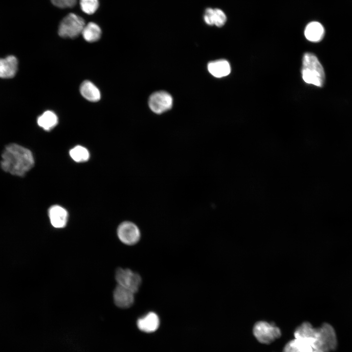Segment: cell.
<instances>
[{
    "mask_svg": "<svg viewBox=\"0 0 352 352\" xmlns=\"http://www.w3.org/2000/svg\"><path fill=\"white\" fill-rule=\"evenodd\" d=\"M34 165L31 152L19 145L11 144L5 148L1 155L0 166L5 172L22 176Z\"/></svg>",
    "mask_w": 352,
    "mask_h": 352,
    "instance_id": "obj_1",
    "label": "cell"
},
{
    "mask_svg": "<svg viewBox=\"0 0 352 352\" xmlns=\"http://www.w3.org/2000/svg\"><path fill=\"white\" fill-rule=\"evenodd\" d=\"M302 74L307 84L318 87L323 86L325 79L324 68L317 57L309 52L305 53L302 60Z\"/></svg>",
    "mask_w": 352,
    "mask_h": 352,
    "instance_id": "obj_2",
    "label": "cell"
},
{
    "mask_svg": "<svg viewBox=\"0 0 352 352\" xmlns=\"http://www.w3.org/2000/svg\"><path fill=\"white\" fill-rule=\"evenodd\" d=\"M85 25L83 18L74 13H70L60 22L58 34L62 38H74L82 33Z\"/></svg>",
    "mask_w": 352,
    "mask_h": 352,
    "instance_id": "obj_3",
    "label": "cell"
},
{
    "mask_svg": "<svg viewBox=\"0 0 352 352\" xmlns=\"http://www.w3.org/2000/svg\"><path fill=\"white\" fill-rule=\"evenodd\" d=\"M336 335L332 327L328 323H324L317 328L315 348L324 352H329L336 348Z\"/></svg>",
    "mask_w": 352,
    "mask_h": 352,
    "instance_id": "obj_4",
    "label": "cell"
},
{
    "mask_svg": "<svg viewBox=\"0 0 352 352\" xmlns=\"http://www.w3.org/2000/svg\"><path fill=\"white\" fill-rule=\"evenodd\" d=\"M253 333L261 343L268 344L279 338L281 331L279 328L265 321H259L254 326Z\"/></svg>",
    "mask_w": 352,
    "mask_h": 352,
    "instance_id": "obj_5",
    "label": "cell"
},
{
    "mask_svg": "<svg viewBox=\"0 0 352 352\" xmlns=\"http://www.w3.org/2000/svg\"><path fill=\"white\" fill-rule=\"evenodd\" d=\"M115 279L118 285L137 292L141 283L140 275L129 269L118 268L115 272Z\"/></svg>",
    "mask_w": 352,
    "mask_h": 352,
    "instance_id": "obj_6",
    "label": "cell"
},
{
    "mask_svg": "<svg viewBox=\"0 0 352 352\" xmlns=\"http://www.w3.org/2000/svg\"><path fill=\"white\" fill-rule=\"evenodd\" d=\"M117 235L121 242L130 245L136 244L140 238L139 228L134 223L130 221L123 222L119 225Z\"/></svg>",
    "mask_w": 352,
    "mask_h": 352,
    "instance_id": "obj_7",
    "label": "cell"
},
{
    "mask_svg": "<svg viewBox=\"0 0 352 352\" xmlns=\"http://www.w3.org/2000/svg\"><path fill=\"white\" fill-rule=\"evenodd\" d=\"M173 105V98L167 92L159 91L153 93L149 99V106L151 110L158 114L162 113L170 109Z\"/></svg>",
    "mask_w": 352,
    "mask_h": 352,
    "instance_id": "obj_8",
    "label": "cell"
},
{
    "mask_svg": "<svg viewBox=\"0 0 352 352\" xmlns=\"http://www.w3.org/2000/svg\"><path fill=\"white\" fill-rule=\"evenodd\" d=\"M134 294L131 290L118 285L113 291L115 304L122 308H130L134 302Z\"/></svg>",
    "mask_w": 352,
    "mask_h": 352,
    "instance_id": "obj_9",
    "label": "cell"
},
{
    "mask_svg": "<svg viewBox=\"0 0 352 352\" xmlns=\"http://www.w3.org/2000/svg\"><path fill=\"white\" fill-rule=\"evenodd\" d=\"M48 216L51 225L56 228H62L66 225L68 220L67 211L59 205L51 206L48 210Z\"/></svg>",
    "mask_w": 352,
    "mask_h": 352,
    "instance_id": "obj_10",
    "label": "cell"
},
{
    "mask_svg": "<svg viewBox=\"0 0 352 352\" xmlns=\"http://www.w3.org/2000/svg\"><path fill=\"white\" fill-rule=\"evenodd\" d=\"M160 324L159 318L155 312H149L138 319L137 326L141 331L150 333L155 331Z\"/></svg>",
    "mask_w": 352,
    "mask_h": 352,
    "instance_id": "obj_11",
    "label": "cell"
},
{
    "mask_svg": "<svg viewBox=\"0 0 352 352\" xmlns=\"http://www.w3.org/2000/svg\"><path fill=\"white\" fill-rule=\"evenodd\" d=\"M203 20L207 25L221 27L225 23L227 18L222 10L219 8H207L205 10Z\"/></svg>",
    "mask_w": 352,
    "mask_h": 352,
    "instance_id": "obj_12",
    "label": "cell"
},
{
    "mask_svg": "<svg viewBox=\"0 0 352 352\" xmlns=\"http://www.w3.org/2000/svg\"><path fill=\"white\" fill-rule=\"evenodd\" d=\"M325 33L323 25L317 21L308 23L306 26L304 34L306 39L311 42H319L324 38Z\"/></svg>",
    "mask_w": 352,
    "mask_h": 352,
    "instance_id": "obj_13",
    "label": "cell"
},
{
    "mask_svg": "<svg viewBox=\"0 0 352 352\" xmlns=\"http://www.w3.org/2000/svg\"><path fill=\"white\" fill-rule=\"evenodd\" d=\"M18 67L17 58L12 55L0 59V77L9 78L16 74Z\"/></svg>",
    "mask_w": 352,
    "mask_h": 352,
    "instance_id": "obj_14",
    "label": "cell"
},
{
    "mask_svg": "<svg viewBox=\"0 0 352 352\" xmlns=\"http://www.w3.org/2000/svg\"><path fill=\"white\" fill-rule=\"evenodd\" d=\"M209 72L214 77L221 78L229 75L231 67L225 60H219L210 62L208 64Z\"/></svg>",
    "mask_w": 352,
    "mask_h": 352,
    "instance_id": "obj_15",
    "label": "cell"
},
{
    "mask_svg": "<svg viewBox=\"0 0 352 352\" xmlns=\"http://www.w3.org/2000/svg\"><path fill=\"white\" fill-rule=\"evenodd\" d=\"M80 91L81 95L89 101L97 102L101 97L99 89L89 81H85L81 84Z\"/></svg>",
    "mask_w": 352,
    "mask_h": 352,
    "instance_id": "obj_16",
    "label": "cell"
},
{
    "mask_svg": "<svg viewBox=\"0 0 352 352\" xmlns=\"http://www.w3.org/2000/svg\"><path fill=\"white\" fill-rule=\"evenodd\" d=\"M58 122V117L54 112L50 110L44 112L37 119L38 125L47 131L53 129Z\"/></svg>",
    "mask_w": 352,
    "mask_h": 352,
    "instance_id": "obj_17",
    "label": "cell"
},
{
    "mask_svg": "<svg viewBox=\"0 0 352 352\" xmlns=\"http://www.w3.org/2000/svg\"><path fill=\"white\" fill-rule=\"evenodd\" d=\"M81 34L86 41L92 43L100 38L101 30L97 24L90 22L85 25Z\"/></svg>",
    "mask_w": 352,
    "mask_h": 352,
    "instance_id": "obj_18",
    "label": "cell"
},
{
    "mask_svg": "<svg viewBox=\"0 0 352 352\" xmlns=\"http://www.w3.org/2000/svg\"><path fill=\"white\" fill-rule=\"evenodd\" d=\"M72 159L77 162H83L87 161L89 157L88 150L82 146H76L69 151Z\"/></svg>",
    "mask_w": 352,
    "mask_h": 352,
    "instance_id": "obj_19",
    "label": "cell"
},
{
    "mask_svg": "<svg viewBox=\"0 0 352 352\" xmlns=\"http://www.w3.org/2000/svg\"><path fill=\"white\" fill-rule=\"evenodd\" d=\"M80 5L82 11L87 14H92L96 12L99 6L98 0H80Z\"/></svg>",
    "mask_w": 352,
    "mask_h": 352,
    "instance_id": "obj_20",
    "label": "cell"
},
{
    "mask_svg": "<svg viewBox=\"0 0 352 352\" xmlns=\"http://www.w3.org/2000/svg\"><path fill=\"white\" fill-rule=\"evenodd\" d=\"M77 0H51L52 3L60 8H71L75 5Z\"/></svg>",
    "mask_w": 352,
    "mask_h": 352,
    "instance_id": "obj_21",
    "label": "cell"
},
{
    "mask_svg": "<svg viewBox=\"0 0 352 352\" xmlns=\"http://www.w3.org/2000/svg\"><path fill=\"white\" fill-rule=\"evenodd\" d=\"M283 352H301L293 344L292 341H289L283 349Z\"/></svg>",
    "mask_w": 352,
    "mask_h": 352,
    "instance_id": "obj_22",
    "label": "cell"
}]
</instances>
